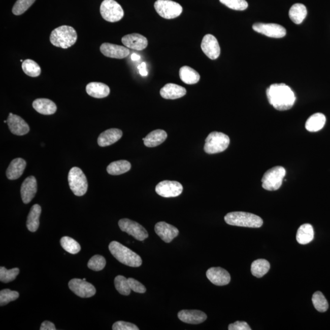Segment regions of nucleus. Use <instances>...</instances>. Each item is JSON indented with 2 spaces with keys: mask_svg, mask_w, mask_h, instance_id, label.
<instances>
[{
  "mask_svg": "<svg viewBox=\"0 0 330 330\" xmlns=\"http://www.w3.org/2000/svg\"><path fill=\"white\" fill-rule=\"evenodd\" d=\"M224 220L231 226L259 228L262 226V219L256 215L244 212L229 213L224 217Z\"/></svg>",
  "mask_w": 330,
  "mask_h": 330,
  "instance_id": "4",
  "label": "nucleus"
},
{
  "mask_svg": "<svg viewBox=\"0 0 330 330\" xmlns=\"http://www.w3.org/2000/svg\"><path fill=\"white\" fill-rule=\"evenodd\" d=\"M19 297V293L17 291L11 290L9 289L2 290L0 292V306L3 307L16 301Z\"/></svg>",
  "mask_w": 330,
  "mask_h": 330,
  "instance_id": "41",
  "label": "nucleus"
},
{
  "mask_svg": "<svg viewBox=\"0 0 330 330\" xmlns=\"http://www.w3.org/2000/svg\"><path fill=\"white\" fill-rule=\"evenodd\" d=\"M20 270L18 268H14L8 270L5 267L0 268V281L4 283H10L16 279L19 274Z\"/></svg>",
  "mask_w": 330,
  "mask_h": 330,
  "instance_id": "39",
  "label": "nucleus"
},
{
  "mask_svg": "<svg viewBox=\"0 0 330 330\" xmlns=\"http://www.w3.org/2000/svg\"><path fill=\"white\" fill-rule=\"evenodd\" d=\"M255 31L273 38H282L286 35L283 26L275 23H256L253 25Z\"/></svg>",
  "mask_w": 330,
  "mask_h": 330,
  "instance_id": "12",
  "label": "nucleus"
},
{
  "mask_svg": "<svg viewBox=\"0 0 330 330\" xmlns=\"http://www.w3.org/2000/svg\"><path fill=\"white\" fill-rule=\"evenodd\" d=\"M230 139L221 132L213 131L206 139L205 151L209 154H217L225 151L229 146Z\"/></svg>",
  "mask_w": 330,
  "mask_h": 330,
  "instance_id": "5",
  "label": "nucleus"
},
{
  "mask_svg": "<svg viewBox=\"0 0 330 330\" xmlns=\"http://www.w3.org/2000/svg\"><path fill=\"white\" fill-rule=\"evenodd\" d=\"M167 139V132L163 130H155L143 138L144 144L148 148H153L161 145Z\"/></svg>",
  "mask_w": 330,
  "mask_h": 330,
  "instance_id": "27",
  "label": "nucleus"
},
{
  "mask_svg": "<svg viewBox=\"0 0 330 330\" xmlns=\"http://www.w3.org/2000/svg\"><path fill=\"white\" fill-rule=\"evenodd\" d=\"M109 250L117 260L124 265L131 268H139L142 266V259L139 255L118 242H111Z\"/></svg>",
  "mask_w": 330,
  "mask_h": 330,
  "instance_id": "2",
  "label": "nucleus"
},
{
  "mask_svg": "<svg viewBox=\"0 0 330 330\" xmlns=\"http://www.w3.org/2000/svg\"><path fill=\"white\" fill-rule=\"evenodd\" d=\"M32 107L37 112L44 115H52L57 110L56 105L48 98H37L33 102Z\"/></svg>",
  "mask_w": 330,
  "mask_h": 330,
  "instance_id": "24",
  "label": "nucleus"
},
{
  "mask_svg": "<svg viewBox=\"0 0 330 330\" xmlns=\"http://www.w3.org/2000/svg\"><path fill=\"white\" fill-rule=\"evenodd\" d=\"M138 69L139 70V73L142 77H146L148 75V71L146 70V64L145 62H142L139 65Z\"/></svg>",
  "mask_w": 330,
  "mask_h": 330,
  "instance_id": "48",
  "label": "nucleus"
},
{
  "mask_svg": "<svg viewBox=\"0 0 330 330\" xmlns=\"http://www.w3.org/2000/svg\"><path fill=\"white\" fill-rule=\"evenodd\" d=\"M83 280L84 281H86V278H83Z\"/></svg>",
  "mask_w": 330,
  "mask_h": 330,
  "instance_id": "50",
  "label": "nucleus"
},
{
  "mask_svg": "<svg viewBox=\"0 0 330 330\" xmlns=\"http://www.w3.org/2000/svg\"><path fill=\"white\" fill-rule=\"evenodd\" d=\"M68 182L72 191L77 196H82L88 190V184L83 171L78 167L71 169L68 175Z\"/></svg>",
  "mask_w": 330,
  "mask_h": 330,
  "instance_id": "6",
  "label": "nucleus"
},
{
  "mask_svg": "<svg viewBox=\"0 0 330 330\" xmlns=\"http://www.w3.org/2000/svg\"><path fill=\"white\" fill-rule=\"evenodd\" d=\"M325 115L322 113H315L307 120L305 127L309 131L316 132L320 130L325 125Z\"/></svg>",
  "mask_w": 330,
  "mask_h": 330,
  "instance_id": "31",
  "label": "nucleus"
},
{
  "mask_svg": "<svg viewBox=\"0 0 330 330\" xmlns=\"http://www.w3.org/2000/svg\"><path fill=\"white\" fill-rule=\"evenodd\" d=\"M121 41L125 47L137 51L145 50L148 45L147 38L138 33L125 35Z\"/></svg>",
  "mask_w": 330,
  "mask_h": 330,
  "instance_id": "20",
  "label": "nucleus"
},
{
  "mask_svg": "<svg viewBox=\"0 0 330 330\" xmlns=\"http://www.w3.org/2000/svg\"><path fill=\"white\" fill-rule=\"evenodd\" d=\"M118 224L123 232L133 236L138 241H143L149 237L148 231L137 222L127 218H123L119 221Z\"/></svg>",
  "mask_w": 330,
  "mask_h": 330,
  "instance_id": "10",
  "label": "nucleus"
},
{
  "mask_svg": "<svg viewBox=\"0 0 330 330\" xmlns=\"http://www.w3.org/2000/svg\"><path fill=\"white\" fill-rule=\"evenodd\" d=\"M201 47L204 53L211 59H217L220 55V45L217 38L212 35H207L203 38Z\"/></svg>",
  "mask_w": 330,
  "mask_h": 330,
  "instance_id": "14",
  "label": "nucleus"
},
{
  "mask_svg": "<svg viewBox=\"0 0 330 330\" xmlns=\"http://www.w3.org/2000/svg\"><path fill=\"white\" fill-rule=\"evenodd\" d=\"M112 329L113 330H139V327L135 324L124 322V321H118L114 323Z\"/></svg>",
  "mask_w": 330,
  "mask_h": 330,
  "instance_id": "44",
  "label": "nucleus"
},
{
  "mask_svg": "<svg viewBox=\"0 0 330 330\" xmlns=\"http://www.w3.org/2000/svg\"><path fill=\"white\" fill-rule=\"evenodd\" d=\"M41 207L39 205L32 206L27 218L26 227L31 232H36L40 226V218L41 214Z\"/></svg>",
  "mask_w": 330,
  "mask_h": 330,
  "instance_id": "28",
  "label": "nucleus"
},
{
  "mask_svg": "<svg viewBox=\"0 0 330 330\" xmlns=\"http://www.w3.org/2000/svg\"><path fill=\"white\" fill-rule=\"evenodd\" d=\"M289 17L294 23L301 24L307 16V10L304 5H293L289 10Z\"/></svg>",
  "mask_w": 330,
  "mask_h": 330,
  "instance_id": "33",
  "label": "nucleus"
},
{
  "mask_svg": "<svg viewBox=\"0 0 330 330\" xmlns=\"http://www.w3.org/2000/svg\"><path fill=\"white\" fill-rule=\"evenodd\" d=\"M115 286L119 293L123 295H130L131 289L128 279L124 276L118 275L115 279Z\"/></svg>",
  "mask_w": 330,
  "mask_h": 330,
  "instance_id": "38",
  "label": "nucleus"
},
{
  "mask_svg": "<svg viewBox=\"0 0 330 330\" xmlns=\"http://www.w3.org/2000/svg\"><path fill=\"white\" fill-rule=\"evenodd\" d=\"M140 58H141L140 56L138 55V54L137 53H133L131 56V59L132 61H139V60H140Z\"/></svg>",
  "mask_w": 330,
  "mask_h": 330,
  "instance_id": "49",
  "label": "nucleus"
},
{
  "mask_svg": "<svg viewBox=\"0 0 330 330\" xmlns=\"http://www.w3.org/2000/svg\"><path fill=\"white\" fill-rule=\"evenodd\" d=\"M267 96L269 103L279 111L290 109L296 100L292 90L284 83L273 84L267 89Z\"/></svg>",
  "mask_w": 330,
  "mask_h": 330,
  "instance_id": "1",
  "label": "nucleus"
},
{
  "mask_svg": "<svg viewBox=\"0 0 330 330\" xmlns=\"http://www.w3.org/2000/svg\"><path fill=\"white\" fill-rule=\"evenodd\" d=\"M186 93L187 90L184 87L174 83L167 84L160 90L161 97L171 100L184 97Z\"/></svg>",
  "mask_w": 330,
  "mask_h": 330,
  "instance_id": "23",
  "label": "nucleus"
},
{
  "mask_svg": "<svg viewBox=\"0 0 330 330\" xmlns=\"http://www.w3.org/2000/svg\"><path fill=\"white\" fill-rule=\"evenodd\" d=\"M22 70L27 76L38 77L41 74V68L37 62L32 59H26L22 62Z\"/></svg>",
  "mask_w": 330,
  "mask_h": 330,
  "instance_id": "35",
  "label": "nucleus"
},
{
  "mask_svg": "<svg viewBox=\"0 0 330 330\" xmlns=\"http://www.w3.org/2000/svg\"><path fill=\"white\" fill-rule=\"evenodd\" d=\"M128 281L131 290L134 291L135 292L140 293L146 292V288L139 281L135 280V279L131 278H128Z\"/></svg>",
  "mask_w": 330,
  "mask_h": 330,
  "instance_id": "45",
  "label": "nucleus"
},
{
  "mask_svg": "<svg viewBox=\"0 0 330 330\" xmlns=\"http://www.w3.org/2000/svg\"><path fill=\"white\" fill-rule=\"evenodd\" d=\"M41 330H56V327L54 325L53 323L49 322V321H44L43 323L41 324Z\"/></svg>",
  "mask_w": 330,
  "mask_h": 330,
  "instance_id": "47",
  "label": "nucleus"
},
{
  "mask_svg": "<svg viewBox=\"0 0 330 330\" xmlns=\"http://www.w3.org/2000/svg\"><path fill=\"white\" fill-rule=\"evenodd\" d=\"M122 131L118 128H110L104 131L98 136V145L101 147L109 146L121 139Z\"/></svg>",
  "mask_w": 330,
  "mask_h": 330,
  "instance_id": "22",
  "label": "nucleus"
},
{
  "mask_svg": "<svg viewBox=\"0 0 330 330\" xmlns=\"http://www.w3.org/2000/svg\"><path fill=\"white\" fill-rule=\"evenodd\" d=\"M179 77L182 82L187 85H194L199 82L200 80L199 73L187 65L183 66L180 69Z\"/></svg>",
  "mask_w": 330,
  "mask_h": 330,
  "instance_id": "30",
  "label": "nucleus"
},
{
  "mask_svg": "<svg viewBox=\"0 0 330 330\" xmlns=\"http://www.w3.org/2000/svg\"><path fill=\"white\" fill-rule=\"evenodd\" d=\"M154 229L156 234L166 243L172 242L179 234L178 228L164 221L158 222Z\"/></svg>",
  "mask_w": 330,
  "mask_h": 330,
  "instance_id": "18",
  "label": "nucleus"
},
{
  "mask_svg": "<svg viewBox=\"0 0 330 330\" xmlns=\"http://www.w3.org/2000/svg\"><path fill=\"white\" fill-rule=\"evenodd\" d=\"M26 167V162L21 158L12 160L7 170V177L10 180L19 179Z\"/></svg>",
  "mask_w": 330,
  "mask_h": 330,
  "instance_id": "26",
  "label": "nucleus"
},
{
  "mask_svg": "<svg viewBox=\"0 0 330 330\" xmlns=\"http://www.w3.org/2000/svg\"><path fill=\"white\" fill-rule=\"evenodd\" d=\"M178 317L185 323L200 324L205 322L208 316L199 310H182L178 313Z\"/></svg>",
  "mask_w": 330,
  "mask_h": 330,
  "instance_id": "21",
  "label": "nucleus"
},
{
  "mask_svg": "<svg viewBox=\"0 0 330 330\" xmlns=\"http://www.w3.org/2000/svg\"><path fill=\"white\" fill-rule=\"evenodd\" d=\"M36 0H17L13 8V13L20 16L25 13L34 4Z\"/></svg>",
  "mask_w": 330,
  "mask_h": 330,
  "instance_id": "40",
  "label": "nucleus"
},
{
  "mask_svg": "<svg viewBox=\"0 0 330 330\" xmlns=\"http://www.w3.org/2000/svg\"><path fill=\"white\" fill-rule=\"evenodd\" d=\"M106 266V260L101 255H95L89 259L88 263V268L94 271H101Z\"/></svg>",
  "mask_w": 330,
  "mask_h": 330,
  "instance_id": "42",
  "label": "nucleus"
},
{
  "mask_svg": "<svg viewBox=\"0 0 330 330\" xmlns=\"http://www.w3.org/2000/svg\"><path fill=\"white\" fill-rule=\"evenodd\" d=\"M77 33L73 27L63 25L53 29L51 32L50 41L56 47L68 49L76 43Z\"/></svg>",
  "mask_w": 330,
  "mask_h": 330,
  "instance_id": "3",
  "label": "nucleus"
},
{
  "mask_svg": "<svg viewBox=\"0 0 330 330\" xmlns=\"http://www.w3.org/2000/svg\"><path fill=\"white\" fill-rule=\"evenodd\" d=\"M100 12L104 20L109 22H117L124 16V12L115 0H104L101 5Z\"/></svg>",
  "mask_w": 330,
  "mask_h": 330,
  "instance_id": "8",
  "label": "nucleus"
},
{
  "mask_svg": "<svg viewBox=\"0 0 330 330\" xmlns=\"http://www.w3.org/2000/svg\"><path fill=\"white\" fill-rule=\"evenodd\" d=\"M38 191L37 179L35 176H29L25 179L21 186V197L23 203L28 204L31 202Z\"/></svg>",
  "mask_w": 330,
  "mask_h": 330,
  "instance_id": "17",
  "label": "nucleus"
},
{
  "mask_svg": "<svg viewBox=\"0 0 330 330\" xmlns=\"http://www.w3.org/2000/svg\"><path fill=\"white\" fill-rule=\"evenodd\" d=\"M154 8L159 16L166 19H175L183 11L181 5L172 0H157L155 2Z\"/></svg>",
  "mask_w": 330,
  "mask_h": 330,
  "instance_id": "9",
  "label": "nucleus"
},
{
  "mask_svg": "<svg viewBox=\"0 0 330 330\" xmlns=\"http://www.w3.org/2000/svg\"><path fill=\"white\" fill-rule=\"evenodd\" d=\"M131 169V164L127 160H118L111 163L107 168L110 175L118 176L127 173Z\"/></svg>",
  "mask_w": 330,
  "mask_h": 330,
  "instance_id": "32",
  "label": "nucleus"
},
{
  "mask_svg": "<svg viewBox=\"0 0 330 330\" xmlns=\"http://www.w3.org/2000/svg\"><path fill=\"white\" fill-rule=\"evenodd\" d=\"M100 50L104 56L111 58L123 59L130 55L127 47L108 43L102 44Z\"/></svg>",
  "mask_w": 330,
  "mask_h": 330,
  "instance_id": "15",
  "label": "nucleus"
},
{
  "mask_svg": "<svg viewBox=\"0 0 330 330\" xmlns=\"http://www.w3.org/2000/svg\"><path fill=\"white\" fill-rule=\"evenodd\" d=\"M229 330H251L250 326L248 324L244 321H237V322L230 323L228 326Z\"/></svg>",
  "mask_w": 330,
  "mask_h": 330,
  "instance_id": "46",
  "label": "nucleus"
},
{
  "mask_svg": "<svg viewBox=\"0 0 330 330\" xmlns=\"http://www.w3.org/2000/svg\"><path fill=\"white\" fill-rule=\"evenodd\" d=\"M314 236V229L312 225L310 224H302L297 230L296 241L300 244L307 245L313 241Z\"/></svg>",
  "mask_w": 330,
  "mask_h": 330,
  "instance_id": "29",
  "label": "nucleus"
},
{
  "mask_svg": "<svg viewBox=\"0 0 330 330\" xmlns=\"http://www.w3.org/2000/svg\"><path fill=\"white\" fill-rule=\"evenodd\" d=\"M207 278L217 286H225L230 283V276L226 270L221 268H212L206 272Z\"/></svg>",
  "mask_w": 330,
  "mask_h": 330,
  "instance_id": "19",
  "label": "nucleus"
},
{
  "mask_svg": "<svg viewBox=\"0 0 330 330\" xmlns=\"http://www.w3.org/2000/svg\"><path fill=\"white\" fill-rule=\"evenodd\" d=\"M86 92L92 97L103 98L110 94V89L109 86L101 82H91L86 87Z\"/></svg>",
  "mask_w": 330,
  "mask_h": 330,
  "instance_id": "25",
  "label": "nucleus"
},
{
  "mask_svg": "<svg viewBox=\"0 0 330 330\" xmlns=\"http://www.w3.org/2000/svg\"><path fill=\"white\" fill-rule=\"evenodd\" d=\"M7 121L11 133L16 136H25L29 131L28 124L19 116L10 113L9 114Z\"/></svg>",
  "mask_w": 330,
  "mask_h": 330,
  "instance_id": "16",
  "label": "nucleus"
},
{
  "mask_svg": "<svg viewBox=\"0 0 330 330\" xmlns=\"http://www.w3.org/2000/svg\"><path fill=\"white\" fill-rule=\"evenodd\" d=\"M312 302H313L314 307L316 308V310L320 312V313H324V312L328 310V302H327L323 294L319 292V291H317V292L314 293L313 297H312Z\"/></svg>",
  "mask_w": 330,
  "mask_h": 330,
  "instance_id": "37",
  "label": "nucleus"
},
{
  "mask_svg": "<svg viewBox=\"0 0 330 330\" xmlns=\"http://www.w3.org/2000/svg\"><path fill=\"white\" fill-rule=\"evenodd\" d=\"M271 265L266 259H257L251 264V274L255 277L261 278L269 271Z\"/></svg>",
  "mask_w": 330,
  "mask_h": 330,
  "instance_id": "34",
  "label": "nucleus"
},
{
  "mask_svg": "<svg viewBox=\"0 0 330 330\" xmlns=\"http://www.w3.org/2000/svg\"><path fill=\"white\" fill-rule=\"evenodd\" d=\"M285 175H286V170L283 167L277 166L272 168L264 174L262 177V187L269 191L278 190L283 184Z\"/></svg>",
  "mask_w": 330,
  "mask_h": 330,
  "instance_id": "7",
  "label": "nucleus"
},
{
  "mask_svg": "<svg viewBox=\"0 0 330 330\" xmlns=\"http://www.w3.org/2000/svg\"><path fill=\"white\" fill-rule=\"evenodd\" d=\"M60 242L63 249L72 254H77L81 250V246L79 243L70 237H63Z\"/></svg>",
  "mask_w": 330,
  "mask_h": 330,
  "instance_id": "36",
  "label": "nucleus"
},
{
  "mask_svg": "<svg viewBox=\"0 0 330 330\" xmlns=\"http://www.w3.org/2000/svg\"><path fill=\"white\" fill-rule=\"evenodd\" d=\"M220 2L227 8L236 11H244L248 7L246 0H220Z\"/></svg>",
  "mask_w": 330,
  "mask_h": 330,
  "instance_id": "43",
  "label": "nucleus"
},
{
  "mask_svg": "<svg viewBox=\"0 0 330 330\" xmlns=\"http://www.w3.org/2000/svg\"><path fill=\"white\" fill-rule=\"evenodd\" d=\"M69 287L81 298H89L96 293L95 288L91 283L82 279L74 278L69 283Z\"/></svg>",
  "mask_w": 330,
  "mask_h": 330,
  "instance_id": "11",
  "label": "nucleus"
},
{
  "mask_svg": "<svg viewBox=\"0 0 330 330\" xmlns=\"http://www.w3.org/2000/svg\"><path fill=\"white\" fill-rule=\"evenodd\" d=\"M182 184L176 181H162L155 187L156 193L164 197L178 196L182 193Z\"/></svg>",
  "mask_w": 330,
  "mask_h": 330,
  "instance_id": "13",
  "label": "nucleus"
}]
</instances>
